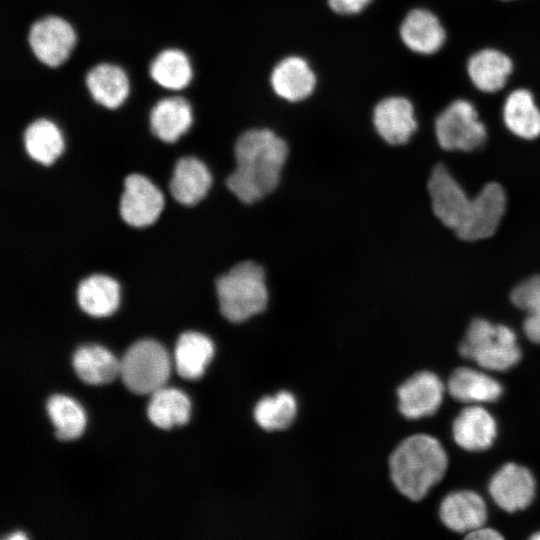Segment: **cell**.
<instances>
[{"mask_svg":"<svg viewBox=\"0 0 540 540\" xmlns=\"http://www.w3.org/2000/svg\"><path fill=\"white\" fill-rule=\"evenodd\" d=\"M234 153L236 167L226 185L239 200L259 201L277 187L288 155L282 138L269 129H251L238 137Z\"/></svg>","mask_w":540,"mask_h":540,"instance_id":"cell-1","label":"cell"},{"mask_svg":"<svg viewBox=\"0 0 540 540\" xmlns=\"http://www.w3.org/2000/svg\"><path fill=\"white\" fill-rule=\"evenodd\" d=\"M448 457L434 437L416 434L404 439L389 459L391 479L405 497L419 501L445 475Z\"/></svg>","mask_w":540,"mask_h":540,"instance_id":"cell-2","label":"cell"},{"mask_svg":"<svg viewBox=\"0 0 540 540\" xmlns=\"http://www.w3.org/2000/svg\"><path fill=\"white\" fill-rule=\"evenodd\" d=\"M221 314L231 322H242L263 311L268 302L265 274L260 265L243 261L216 281Z\"/></svg>","mask_w":540,"mask_h":540,"instance_id":"cell-3","label":"cell"},{"mask_svg":"<svg viewBox=\"0 0 540 540\" xmlns=\"http://www.w3.org/2000/svg\"><path fill=\"white\" fill-rule=\"evenodd\" d=\"M458 350L462 357L492 371H506L521 359L514 330L485 318H474L470 322Z\"/></svg>","mask_w":540,"mask_h":540,"instance_id":"cell-4","label":"cell"},{"mask_svg":"<svg viewBox=\"0 0 540 540\" xmlns=\"http://www.w3.org/2000/svg\"><path fill=\"white\" fill-rule=\"evenodd\" d=\"M434 135L443 151L460 153L480 150L489 137L477 107L466 98H455L440 110L434 119Z\"/></svg>","mask_w":540,"mask_h":540,"instance_id":"cell-5","label":"cell"},{"mask_svg":"<svg viewBox=\"0 0 540 540\" xmlns=\"http://www.w3.org/2000/svg\"><path fill=\"white\" fill-rule=\"evenodd\" d=\"M170 361L164 347L155 340L142 339L132 344L120 361V375L133 393L152 394L164 387Z\"/></svg>","mask_w":540,"mask_h":540,"instance_id":"cell-6","label":"cell"},{"mask_svg":"<svg viewBox=\"0 0 540 540\" xmlns=\"http://www.w3.org/2000/svg\"><path fill=\"white\" fill-rule=\"evenodd\" d=\"M427 192L433 215L440 224L455 233L464 223L472 197L443 162L436 163L427 179Z\"/></svg>","mask_w":540,"mask_h":540,"instance_id":"cell-7","label":"cell"},{"mask_svg":"<svg viewBox=\"0 0 540 540\" xmlns=\"http://www.w3.org/2000/svg\"><path fill=\"white\" fill-rule=\"evenodd\" d=\"M507 206L508 196L500 183L490 181L483 184L472 196L468 215L454 235L466 243L493 237L501 227Z\"/></svg>","mask_w":540,"mask_h":540,"instance_id":"cell-8","label":"cell"},{"mask_svg":"<svg viewBox=\"0 0 540 540\" xmlns=\"http://www.w3.org/2000/svg\"><path fill=\"white\" fill-rule=\"evenodd\" d=\"M28 42L40 62L57 67L69 57L76 43V34L63 18L46 16L31 26Z\"/></svg>","mask_w":540,"mask_h":540,"instance_id":"cell-9","label":"cell"},{"mask_svg":"<svg viewBox=\"0 0 540 540\" xmlns=\"http://www.w3.org/2000/svg\"><path fill=\"white\" fill-rule=\"evenodd\" d=\"M399 35L411 52L432 56L446 45L448 32L440 17L430 9L413 8L403 18Z\"/></svg>","mask_w":540,"mask_h":540,"instance_id":"cell-10","label":"cell"},{"mask_svg":"<svg viewBox=\"0 0 540 540\" xmlns=\"http://www.w3.org/2000/svg\"><path fill=\"white\" fill-rule=\"evenodd\" d=\"M164 205L163 195L145 176L130 174L124 179L120 198V215L129 225L144 227L152 224Z\"/></svg>","mask_w":540,"mask_h":540,"instance_id":"cell-11","label":"cell"},{"mask_svg":"<svg viewBox=\"0 0 540 540\" xmlns=\"http://www.w3.org/2000/svg\"><path fill=\"white\" fill-rule=\"evenodd\" d=\"M465 71L477 91L496 94L506 87L514 72V61L501 49L484 47L469 55Z\"/></svg>","mask_w":540,"mask_h":540,"instance_id":"cell-12","label":"cell"},{"mask_svg":"<svg viewBox=\"0 0 540 540\" xmlns=\"http://www.w3.org/2000/svg\"><path fill=\"white\" fill-rule=\"evenodd\" d=\"M488 488L494 502L512 513L530 505L535 496L536 483L529 469L507 463L492 476Z\"/></svg>","mask_w":540,"mask_h":540,"instance_id":"cell-13","label":"cell"},{"mask_svg":"<svg viewBox=\"0 0 540 540\" xmlns=\"http://www.w3.org/2000/svg\"><path fill=\"white\" fill-rule=\"evenodd\" d=\"M444 385L430 371H421L407 379L397 390L400 412L409 419L434 414L441 406Z\"/></svg>","mask_w":540,"mask_h":540,"instance_id":"cell-14","label":"cell"},{"mask_svg":"<svg viewBox=\"0 0 540 540\" xmlns=\"http://www.w3.org/2000/svg\"><path fill=\"white\" fill-rule=\"evenodd\" d=\"M373 124L388 144H406L418 128L414 105L403 96L386 97L374 108Z\"/></svg>","mask_w":540,"mask_h":540,"instance_id":"cell-15","label":"cell"},{"mask_svg":"<svg viewBox=\"0 0 540 540\" xmlns=\"http://www.w3.org/2000/svg\"><path fill=\"white\" fill-rule=\"evenodd\" d=\"M505 129L515 138L534 141L540 138V106L534 93L525 87L510 91L501 108Z\"/></svg>","mask_w":540,"mask_h":540,"instance_id":"cell-16","label":"cell"},{"mask_svg":"<svg viewBox=\"0 0 540 540\" xmlns=\"http://www.w3.org/2000/svg\"><path fill=\"white\" fill-rule=\"evenodd\" d=\"M439 513L444 525L458 533H468L484 526L487 519L483 498L468 490L448 494L441 502Z\"/></svg>","mask_w":540,"mask_h":540,"instance_id":"cell-17","label":"cell"},{"mask_svg":"<svg viewBox=\"0 0 540 540\" xmlns=\"http://www.w3.org/2000/svg\"><path fill=\"white\" fill-rule=\"evenodd\" d=\"M455 442L468 451L489 448L496 437L497 426L493 416L483 407L474 405L464 408L452 425Z\"/></svg>","mask_w":540,"mask_h":540,"instance_id":"cell-18","label":"cell"},{"mask_svg":"<svg viewBox=\"0 0 540 540\" xmlns=\"http://www.w3.org/2000/svg\"><path fill=\"white\" fill-rule=\"evenodd\" d=\"M271 85L279 97L295 102L311 95L316 85V77L303 58L290 56L274 67Z\"/></svg>","mask_w":540,"mask_h":540,"instance_id":"cell-19","label":"cell"},{"mask_svg":"<svg viewBox=\"0 0 540 540\" xmlns=\"http://www.w3.org/2000/svg\"><path fill=\"white\" fill-rule=\"evenodd\" d=\"M211 182L212 177L206 165L193 156H187L176 162L169 188L177 202L190 206L205 197Z\"/></svg>","mask_w":540,"mask_h":540,"instance_id":"cell-20","label":"cell"},{"mask_svg":"<svg viewBox=\"0 0 540 540\" xmlns=\"http://www.w3.org/2000/svg\"><path fill=\"white\" fill-rule=\"evenodd\" d=\"M86 86L93 100L108 108H118L129 95L125 71L114 64L101 63L87 73Z\"/></svg>","mask_w":540,"mask_h":540,"instance_id":"cell-21","label":"cell"},{"mask_svg":"<svg viewBox=\"0 0 540 540\" xmlns=\"http://www.w3.org/2000/svg\"><path fill=\"white\" fill-rule=\"evenodd\" d=\"M192 109L183 97H168L159 100L150 113L152 133L164 142H174L192 124Z\"/></svg>","mask_w":540,"mask_h":540,"instance_id":"cell-22","label":"cell"},{"mask_svg":"<svg viewBox=\"0 0 540 540\" xmlns=\"http://www.w3.org/2000/svg\"><path fill=\"white\" fill-rule=\"evenodd\" d=\"M448 391L457 401L464 403H486L498 400L503 392L501 384L481 371L460 367L448 380Z\"/></svg>","mask_w":540,"mask_h":540,"instance_id":"cell-23","label":"cell"},{"mask_svg":"<svg viewBox=\"0 0 540 540\" xmlns=\"http://www.w3.org/2000/svg\"><path fill=\"white\" fill-rule=\"evenodd\" d=\"M76 296L80 308L87 314L108 316L118 307L119 285L107 275L94 274L79 283Z\"/></svg>","mask_w":540,"mask_h":540,"instance_id":"cell-24","label":"cell"},{"mask_svg":"<svg viewBox=\"0 0 540 540\" xmlns=\"http://www.w3.org/2000/svg\"><path fill=\"white\" fill-rule=\"evenodd\" d=\"M213 355L214 344L209 337L195 331L182 333L175 346L178 374L186 379L201 377Z\"/></svg>","mask_w":540,"mask_h":540,"instance_id":"cell-25","label":"cell"},{"mask_svg":"<svg viewBox=\"0 0 540 540\" xmlns=\"http://www.w3.org/2000/svg\"><path fill=\"white\" fill-rule=\"evenodd\" d=\"M72 361L77 376L91 385L108 383L120 373V362L110 351L99 345L80 346Z\"/></svg>","mask_w":540,"mask_h":540,"instance_id":"cell-26","label":"cell"},{"mask_svg":"<svg viewBox=\"0 0 540 540\" xmlns=\"http://www.w3.org/2000/svg\"><path fill=\"white\" fill-rule=\"evenodd\" d=\"M190 410V401L182 391L162 387L151 394L147 415L155 426L170 429L187 423Z\"/></svg>","mask_w":540,"mask_h":540,"instance_id":"cell-27","label":"cell"},{"mask_svg":"<svg viewBox=\"0 0 540 540\" xmlns=\"http://www.w3.org/2000/svg\"><path fill=\"white\" fill-rule=\"evenodd\" d=\"M24 146L33 160L50 165L62 153L64 140L61 131L52 121L40 118L27 126Z\"/></svg>","mask_w":540,"mask_h":540,"instance_id":"cell-28","label":"cell"},{"mask_svg":"<svg viewBox=\"0 0 540 540\" xmlns=\"http://www.w3.org/2000/svg\"><path fill=\"white\" fill-rule=\"evenodd\" d=\"M510 301L525 312L523 332L533 343L540 344V273L518 282L510 291Z\"/></svg>","mask_w":540,"mask_h":540,"instance_id":"cell-29","label":"cell"},{"mask_svg":"<svg viewBox=\"0 0 540 540\" xmlns=\"http://www.w3.org/2000/svg\"><path fill=\"white\" fill-rule=\"evenodd\" d=\"M149 73L160 86L170 90L185 88L192 79V66L179 49H165L151 62Z\"/></svg>","mask_w":540,"mask_h":540,"instance_id":"cell-30","label":"cell"},{"mask_svg":"<svg viewBox=\"0 0 540 540\" xmlns=\"http://www.w3.org/2000/svg\"><path fill=\"white\" fill-rule=\"evenodd\" d=\"M47 412L55 426L56 437L73 440L85 427V414L81 406L65 395H52L47 401Z\"/></svg>","mask_w":540,"mask_h":540,"instance_id":"cell-31","label":"cell"},{"mask_svg":"<svg viewBox=\"0 0 540 540\" xmlns=\"http://www.w3.org/2000/svg\"><path fill=\"white\" fill-rule=\"evenodd\" d=\"M296 412L294 396L287 391H281L274 396L262 398L254 408V418L265 430H282L293 422Z\"/></svg>","mask_w":540,"mask_h":540,"instance_id":"cell-32","label":"cell"},{"mask_svg":"<svg viewBox=\"0 0 540 540\" xmlns=\"http://www.w3.org/2000/svg\"><path fill=\"white\" fill-rule=\"evenodd\" d=\"M371 0H328L330 8L340 14H354L362 11Z\"/></svg>","mask_w":540,"mask_h":540,"instance_id":"cell-33","label":"cell"},{"mask_svg":"<svg viewBox=\"0 0 540 540\" xmlns=\"http://www.w3.org/2000/svg\"><path fill=\"white\" fill-rule=\"evenodd\" d=\"M465 538L473 540H501L503 539V536L492 528L481 526L468 532Z\"/></svg>","mask_w":540,"mask_h":540,"instance_id":"cell-34","label":"cell"},{"mask_svg":"<svg viewBox=\"0 0 540 540\" xmlns=\"http://www.w3.org/2000/svg\"><path fill=\"white\" fill-rule=\"evenodd\" d=\"M25 535L21 532H16L8 537V539H25Z\"/></svg>","mask_w":540,"mask_h":540,"instance_id":"cell-35","label":"cell"},{"mask_svg":"<svg viewBox=\"0 0 540 540\" xmlns=\"http://www.w3.org/2000/svg\"><path fill=\"white\" fill-rule=\"evenodd\" d=\"M530 538L533 540H540V531L537 533H534Z\"/></svg>","mask_w":540,"mask_h":540,"instance_id":"cell-36","label":"cell"},{"mask_svg":"<svg viewBox=\"0 0 540 540\" xmlns=\"http://www.w3.org/2000/svg\"><path fill=\"white\" fill-rule=\"evenodd\" d=\"M499 1L504 2V3H510V2H515L519 0H499Z\"/></svg>","mask_w":540,"mask_h":540,"instance_id":"cell-37","label":"cell"}]
</instances>
